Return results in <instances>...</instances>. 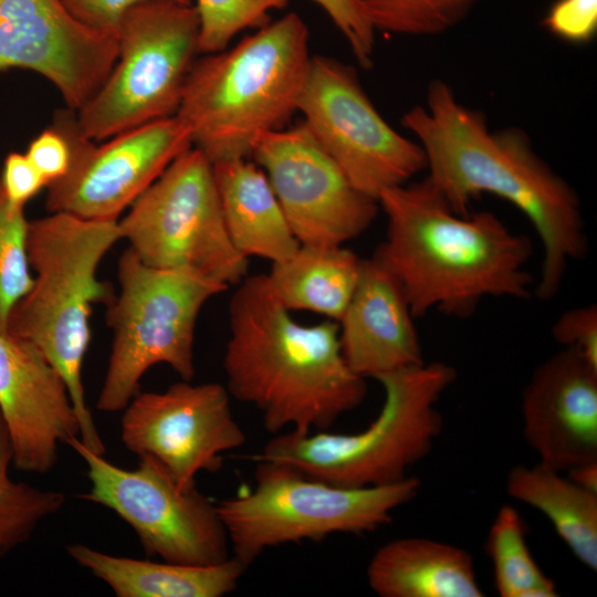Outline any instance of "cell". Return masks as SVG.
I'll list each match as a JSON object with an SVG mask.
<instances>
[{
    "label": "cell",
    "mask_w": 597,
    "mask_h": 597,
    "mask_svg": "<svg viewBox=\"0 0 597 597\" xmlns=\"http://www.w3.org/2000/svg\"><path fill=\"white\" fill-rule=\"evenodd\" d=\"M401 123L422 148L426 178L455 213H469L473 199L490 193L526 217L543 249L534 293L553 298L569 264L588 251L575 189L536 153L524 130H491L484 114L460 103L441 80L429 84L426 105L408 109Z\"/></svg>",
    "instance_id": "obj_1"
},
{
    "label": "cell",
    "mask_w": 597,
    "mask_h": 597,
    "mask_svg": "<svg viewBox=\"0 0 597 597\" xmlns=\"http://www.w3.org/2000/svg\"><path fill=\"white\" fill-rule=\"evenodd\" d=\"M387 219L374 258L399 283L415 318H467L488 297L526 300L533 244L493 212L455 213L425 178L384 190Z\"/></svg>",
    "instance_id": "obj_2"
},
{
    "label": "cell",
    "mask_w": 597,
    "mask_h": 597,
    "mask_svg": "<svg viewBox=\"0 0 597 597\" xmlns=\"http://www.w3.org/2000/svg\"><path fill=\"white\" fill-rule=\"evenodd\" d=\"M223 368L231 397L254 407L273 436L327 430L357 408L366 379L346 364L338 323L295 321L266 275L247 276L229 303Z\"/></svg>",
    "instance_id": "obj_3"
},
{
    "label": "cell",
    "mask_w": 597,
    "mask_h": 597,
    "mask_svg": "<svg viewBox=\"0 0 597 597\" xmlns=\"http://www.w3.org/2000/svg\"><path fill=\"white\" fill-rule=\"evenodd\" d=\"M311 60L307 25L294 12L197 59L176 113L192 146L212 164L249 158L297 112Z\"/></svg>",
    "instance_id": "obj_4"
},
{
    "label": "cell",
    "mask_w": 597,
    "mask_h": 597,
    "mask_svg": "<svg viewBox=\"0 0 597 597\" xmlns=\"http://www.w3.org/2000/svg\"><path fill=\"white\" fill-rule=\"evenodd\" d=\"M122 240L118 220L83 219L64 212L29 222L28 258L35 276L14 306L8 333L32 343L62 376L80 423V441L103 454L105 447L88 409L82 379L95 304L112 303V283L97 268Z\"/></svg>",
    "instance_id": "obj_5"
},
{
    "label": "cell",
    "mask_w": 597,
    "mask_h": 597,
    "mask_svg": "<svg viewBox=\"0 0 597 597\" xmlns=\"http://www.w3.org/2000/svg\"><path fill=\"white\" fill-rule=\"evenodd\" d=\"M442 362L422 363L378 377L384 404L364 430L274 434L255 460L282 463L332 484L367 488L405 479L432 449L443 427L438 402L454 383Z\"/></svg>",
    "instance_id": "obj_6"
},
{
    "label": "cell",
    "mask_w": 597,
    "mask_h": 597,
    "mask_svg": "<svg viewBox=\"0 0 597 597\" xmlns=\"http://www.w3.org/2000/svg\"><path fill=\"white\" fill-rule=\"evenodd\" d=\"M420 489L413 476L349 488L311 478L292 467L258 461L254 486L217 504L232 556L247 567L263 552L333 534H364L389 524Z\"/></svg>",
    "instance_id": "obj_7"
},
{
    "label": "cell",
    "mask_w": 597,
    "mask_h": 597,
    "mask_svg": "<svg viewBox=\"0 0 597 597\" xmlns=\"http://www.w3.org/2000/svg\"><path fill=\"white\" fill-rule=\"evenodd\" d=\"M117 279L119 294L106 312L112 347L96 404L105 412L123 410L155 365L167 364L182 380H191L199 314L229 289L193 271L148 266L130 248L118 259Z\"/></svg>",
    "instance_id": "obj_8"
},
{
    "label": "cell",
    "mask_w": 597,
    "mask_h": 597,
    "mask_svg": "<svg viewBox=\"0 0 597 597\" xmlns=\"http://www.w3.org/2000/svg\"><path fill=\"white\" fill-rule=\"evenodd\" d=\"M193 3L144 0L123 15L118 53L107 78L75 112L94 142L176 115L188 74L200 54Z\"/></svg>",
    "instance_id": "obj_9"
},
{
    "label": "cell",
    "mask_w": 597,
    "mask_h": 597,
    "mask_svg": "<svg viewBox=\"0 0 597 597\" xmlns=\"http://www.w3.org/2000/svg\"><path fill=\"white\" fill-rule=\"evenodd\" d=\"M118 227L148 266L189 270L228 286L248 276L249 259L224 223L213 164L193 146L132 203Z\"/></svg>",
    "instance_id": "obj_10"
},
{
    "label": "cell",
    "mask_w": 597,
    "mask_h": 597,
    "mask_svg": "<svg viewBox=\"0 0 597 597\" xmlns=\"http://www.w3.org/2000/svg\"><path fill=\"white\" fill-rule=\"evenodd\" d=\"M69 446L87 468L91 488L81 498L116 513L135 531L148 555L189 565H211L230 557L217 504L196 484L179 485L149 457L139 458L129 470L88 450L80 439Z\"/></svg>",
    "instance_id": "obj_11"
},
{
    "label": "cell",
    "mask_w": 597,
    "mask_h": 597,
    "mask_svg": "<svg viewBox=\"0 0 597 597\" xmlns=\"http://www.w3.org/2000/svg\"><path fill=\"white\" fill-rule=\"evenodd\" d=\"M297 112L349 181L376 200L426 170L420 145L383 118L356 70L335 57L312 55Z\"/></svg>",
    "instance_id": "obj_12"
},
{
    "label": "cell",
    "mask_w": 597,
    "mask_h": 597,
    "mask_svg": "<svg viewBox=\"0 0 597 597\" xmlns=\"http://www.w3.org/2000/svg\"><path fill=\"white\" fill-rule=\"evenodd\" d=\"M53 123L69 143L71 161L66 175L46 187L45 207L49 212L83 219L118 220L192 147L188 128L176 115L125 130L100 145L81 133L70 108L59 111Z\"/></svg>",
    "instance_id": "obj_13"
},
{
    "label": "cell",
    "mask_w": 597,
    "mask_h": 597,
    "mask_svg": "<svg viewBox=\"0 0 597 597\" xmlns=\"http://www.w3.org/2000/svg\"><path fill=\"white\" fill-rule=\"evenodd\" d=\"M251 156L300 244L344 245L376 219L378 201L349 181L303 121L263 135Z\"/></svg>",
    "instance_id": "obj_14"
},
{
    "label": "cell",
    "mask_w": 597,
    "mask_h": 597,
    "mask_svg": "<svg viewBox=\"0 0 597 597\" xmlns=\"http://www.w3.org/2000/svg\"><path fill=\"white\" fill-rule=\"evenodd\" d=\"M182 380L161 392H137L121 421L124 446L160 463L181 486L199 472L220 470L223 453L245 443L231 409V396L218 383Z\"/></svg>",
    "instance_id": "obj_15"
},
{
    "label": "cell",
    "mask_w": 597,
    "mask_h": 597,
    "mask_svg": "<svg viewBox=\"0 0 597 597\" xmlns=\"http://www.w3.org/2000/svg\"><path fill=\"white\" fill-rule=\"evenodd\" d=\"M117 53L116 38L83 25L60 0H0V72L43 76L74 112L103 85Z\"/></svg>",
    "instance_id": "obj_16"
},
{
    "label": "cell",
    "mask_w": 597,
    "mask_h": 597,
    "mask_svg": "<svg viewBox=\"0 0 597 597\" xmlns=\"http://www.w3.org/2000/svg\"><path fill=\"white\" fill-rule=\"evenodd\" d=\"M0 413L17 469L46 473L61 443L80 439L69 389L32 343L0 332Z\"/></svg>",
    "instance_id": "obj_17"
},
{
    "label": "cell",
    "mask_w": 597,
    "mask_h": 597,
    "mask_svg": "<svg viewBox=\"0 0 597 597\" xmlns=\"http://www.w3.org/2000/svg\"><path fill=\"white\" fill-rule=\"evenodd\" d=\"M523 434L538 463L566 473L597 461V366L564 348L533 371L522 391Z\"/></svg>",
    "instance_id": "obj_18"
},
{
    "label": "cell",
    "mask_w": 597,
    "mask_h": 597,
    "mask_svg": "<svg viewBox=\"0 0 597 597\" xmlns=\"http://www.w3.org/2000/svg\"><path fill=\"white\" fill-rule=\"evenodd\" d=\"M415 320L396 279L374 256L362 259L357 286L337 322L348 367L377 379L425 363Z\"/></svg>",
    "instance_id": "obj_19"
},
{
    "label": "cell",
    "mask_w": 597,
    "mask_h": 597,
    "mask_svg": "<svg viewBox=\"0 0 597 597\" xmlns=\"http://www.w3.org/2000/svg\"><path fill=\"white\" fill-rule=\"evenodd\" d=\"M367 582L380 597H481L472 556L427 537H402L381 545L367 566Z\"/></svg>",
    "instance_id": "obj_20"
},
{
    "label": "cell",
    "mask_w": 597,
    "mask_h": 597,
    "mask_svg": "<svg viewBox=\"0 0 597 597\" xmlns=\"http://www.w3.org/2000/svg\"><path fill=\"white\" fill-rule=\"evenodd\" d=\"M224 223L235 249L245 258L272 263L291 256L300 247L273 188L248 158L213 164Z\"/></svg>",
    "instance_id": "obj_21"
},
{
    "label": "cell",
    "mask_w": 597,
    "mask_h": 597,
    "mask_svg": "<svg viewBox=\"0 0 597 597\" xmlns=\"http://www.w3.org/2000/svg\"><path fill=\"white\" fill-rule=\"evenodd\" d=\"M66 552L117 597H221L237 588L248 568L232 555L217 564L189 565L114 556L85 544L69 545Z\"/></svg>",
    "instance_id": "obj_22"
},
{
    "label": "cell",
    "mask_w": 597,
    "mask_h": 597,
    "mask_svg": "<svg viewBox=\"0 0 597 597\" xmlns=\"http://www.w3.org/2000/svg\"><path fill=\"white\" fill-rule=\"evenodd\" d=\"M362 259L344 245L300 244L266 273L276 298L289 311H308L338 322L358 283Z\"/></svg>",
    "instance_id": "obj_23"
},
{
    "label": "cell",
    "mask_w": 597,
    "mask_h": 597,
    "mask_svg": "<svg viewBox=\"0 0 597 597\" xmlns=\"http://www.w3.org/2000/svg\"><path fill=\"white\" fill-rule=\"evenodd\" d=\"M505 489L510 498L544 514L573 555L596 570L597 493L541 463L513 467Z\"/></svg>",
    "instance_id": "obj_24"
},
{
    "label": "cell",
    "mask_w": 597,
    "mask_h": 597,
    "mask_svg": "<svg viewBox=\"0 0 597 597\" xmlns=\"http://www.w3.org/2000/svg\"><path fill=\"white\" fill-rule=\"evenodd\" d=\"M494 587L502 597H556V585L533 558L526 526L515 507L502 505L485 538Z\"/></svg>",
    "instance_id": "obj_25"
},
{
    "label": "cell",
    "mask_w": 597,
    "mask_h": 597,
    "mask_svg": "<svg viewBox=\"0 0 597 597\" xmlns=\"http://www.w3.org/2000/svg\"><path fill=\"white\" fill-rule=\"evenodd\" d=\"M11 462V441L0 413V558L28 541L36 526L65 503L62 492L13 481Z\"/></svg>",
    "instance_id": "obj_26"
},
{
    "label": "cell",
    "mask_w": 597,
    "mask_h": 597,
    "mask_svg": "<svg viewBox=\"0 0 597 597\" xmlns=\"http://www.w3.org/2000/svg\"><path fill=\"white\" fill-rule=\"evenodd\" d=\"M375 31L436 35L457 25L478 0H357Z\"/></svg>",
    "instance_id": "obj_27"
},
{
    "label": "cell",
    "mask_w": 597,
    "mask_h": 597,
    "mask_svg": "<svg viewBox=\"0 0 597 597\" xmlns=\"http://www.w3.org/2000/svg\"><path fill=\"white\" fill-rule=\"evenodd\" d=\"M29 220L24 207L7 198L0 184V332H8L10 315L33 285L28 258Z\"/></svg>",
    "instance_id": "obj_28"
},
{
    "label": "cell",
    "mask_w": 597,
    "mask_h": 597,
    "mask_svg": "<svg viewBox=\"0 0 597 597\" xmlns=\"http://www.w3.org/2000/svg\"><path fill=\"white\" fill-rule=\"evenodd\" d=\"M199 17L200 53L224 50L230 41L248 29L270 22V12L283 9L290 0H196Z\"/></svg>",
    "instance_id": "obj_29"
},
{
    "label": "cell",
    "mask_w": 597,
    "mask_h": 597,
    "mask_svg": "<svg viewBox=\"0 0 597 597\" xmlns=\"http://www.w3.org/2000/svg\"><path fill=\"white\" fill-rule=\"evenodd\" d=\"M329 17L364 69L373 65L375 29L357 0H313Z\"/></svg>",
    "instance_id": "obj_30"
},
{
    "label": "cell",
    "mask_w": 597,
    "mask_h": 597,
    "mask_svg": "<svg viewBox=\"0 0 597 597\" xmlns=\"http://www.w3.org/2000/svg\"><path fill=\"white\" fill-rule=\"evenodd\" d=\"M543 25L564 41L589 42L597 32V0H556L547 10Z\"/></svg>",
    "instance_id": "obj_31"
},
{
    "label": "cell",
    "mask_w": 597,
    "mask_h": 597,
    "mask_svg": "<svg viewBox=\"0 0 597 597\" xmlns=\"http://www.w3.org/2000/svg\"><path fill=\"white\" fill-rule=\"evenodd\" d=\"M552 336L564 348H573L597 366V306L587 304L561 314L552 326Z\"/></svg>",
    "instance_id": "obj_32"
},
{
    "label": "cell",
    "mask_w": 597,
    "mask_h": 597,
    "mask_svg": "<svg viewBox=\"0 0 597 597\" xmlns=\"http://www.w3.org/2000/svg\"><path fill=\"white\" fill-rule=\"evenodd\" d=\"M25 154L45 180L46 187L64 177L70 168L69 143L54 123L32 139Z\"/></svg>",
    "instance_id": "obj_33"
},
{
    "label": "cell",
    "mask_w": 597,
    "mask_h": 597,
    "mask_svg": "<svg viewBox=\"0 0 597 597\" xmlns=\"http://www.w3.org/2000/svg\"><path fill=\"white\" fill-rule=\"evenodd\" d=\"M69 13L83 25L114 36L117 32L124 13L144 0H60ZM186 4L193 0H172Z\"/></svg>",
    "instance_id": "obj_34"
},
{
    "label": "cell",
    "mask_w": 597,
    "mask_h": 597,
    "mask_svg": "<svg viewBox=\"0 0 597 597\" xmlns=\"http://www.w3.org/2000/svg\"><path fill=\"white\" fill-rule=\"evenodd\" d=\"M0 184L9 201L20 207H24L42 188H46L45 180L27 154L17 151L6 157Z\"/></svg>",
    "instance_id": "obj_35"
},
{
    "label": "cell",
    "mask_w": 597,
    "mask_h": 597,
    "mask_svg": "<svg viewBox=\"0 0 597 597\" xmlns=\"http://www.w3.org/2000/svg\"><path fill=\"white\" fill-rule=\"evenodd\" d=\"M565 474L577 485L597 493V461L577 465Z\"/></svg>",
    "instance_id": "obj_36"
},
{
    "label": "cell",
    "mask_w": 597,
    "mask_h": 597,
    "mask_svg": "<svg viewBox=\"0 0 597 597\" xmlns=\"http://www.w3.org/2000/svg\"><path fill=\"white\" fill-rule=\"evenodd\" d=\"M0 175H1V170H0Z\"/></svg>",
    "instance_id": "obj_37"
}]
</instances>
